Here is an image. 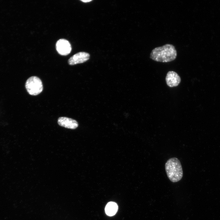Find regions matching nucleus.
<instances>
[{
    "label": "nucleus",
    "mask_w": 220,
    "mask_h": 220,
    "mask_svg": "<svg viewBox=\"0 0 220 220\" xmlns=\"http://www.w3.org/2000/svg\"><path fill=\"white\" fill-rule=\"evenodd\" d=\"M165 79L167 86L171 87L177 86L181 81L180 76L173 71H170L167 72Z\"/></svg>",
    "instance_id": "obj_6"
},
{
    "label": "nucleus",
    "mask_w": 220,
    "mask_h": 220,
    "mask_svg": "<svg viewBox=\"0 0 220 220\" xmlns=\"http://www.w3.org/2000/svg\"><path fill=\"white\" fill-rule=\"evenodd\" d=\"M56 48L58 53L62 55H66L69 54L72 50L69 42L64 39L59 40L56 44Z\"/></svg>",
    "instance_id": "obj_4"
},
{
    "label": "nucleus",
    "mask_w": 220,
    "mask_h": 220,
    "mask_svg": "<svg viewBox=\"0 0 220 220\" xmlns=\"http://www.w3.org/2000/svg\"><path fill=\"white\" fill-rule=\"evenodd\" d=\"M60 126L67 128L74 129L78 126V122L75 120L65 117H59L57 121Z\"/></svg>",
    "instance_id": "obj_7"
},
{
    "label": "nucleus",
    "mask_w": 220,
    "mask_h": 220,
    "mask_svg": "<svg viewBox=\"0 0 220 220\" xmlns=\"http://www.w3.org/2000/svg\"><path fill=\"white\" fill-rule=\"evenodd\" d=\"M165 169L167 176L172 182H175L182 178L183 172L179 160L176 157L168 159L165 165Z\"/></svg>",
    "instance_id": "obj_2"
},
{
    "label": "nucleus",
    "mask_w": 220,
    "mask_h": 220,
    "mask_svg": "<svg viewBox=\"0 0 220 220\" xmlns=\"http://www.w3.org/2000/svg\"><path fill=\"white\" fill-rule=\"evenodd\" d=\"M118 209V206L117 204L113 202H110L106 205L105 211L107 215L111 216L116 214Z\"/></svg>",
    "instance_id": "obj_8"
},
{
    "label": "nucleus",
    "mask_w": 220,
    "mask_h": 220,
    "mask_svg": "<svg viewBox=\"0 0 220 220\" xmlns=\"http://www.w3.org/2000/svg\"><path fill=\"white\" fill-rule=\"evenodd\" d=\"M177 56L175 47L172 44H167L154 48L150 53V57L156 61L168 62L174 60Z\"/></svg>",
    "instance_id": "obj_1"
},
{
    "label": "nucleus",
    "mask_w": 220,
    "mask_h": 220,
    "mask_svg": "<svg viewBox=\"0 0 220 220\" xmlns=\"http://www.w3.org/2000/svg\"><path fill=\"white\" fill-rule=\"evenodd\" d=\"M92 0H81V1L84 2H87L92 1Z\"/></svg>",
    "instance_id": "obj_9"
},
{
    "label": "nucleus",
    "mask_w": 220,
    "mask_h": 220,
    "mask_svg": "<svg viewBox=\"0 0 220 220\" xmlns=\"http://www.w3.org/2000/svg\"><path fill=\"white\" fill-rule=\"evenodd\" d=\"M90 57V54L88 53L80 52L71 57L68 60V63L70 65L83 63L88 60Z\"/></svg>",
    "instance_id": "obj_5"
},
{
    "label": "nucleus",
    "mask_w": 220,
    "mask_h": 220,
    "mask_svg": "<svg viewBox=\"0 0 220 220\" xmlns=\"http://www.w3.org/2000/svg\"><path fill=\"white\" fill-rule=\"evenodd\" d=\"M25 87L28 93L32 95H37L43 90L41 79L38 77L32 76L29 78L25 83Z\"/></svg>",
    "instance_id": "obj_3"
}]
</instances>
